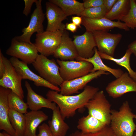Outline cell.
<instances>
[{"mask_svg": "<svg viewBox=\"0 0 136 136\" xmlns=\"http://www.w3.org/2000/svg\"><path fill=\"white\" fill-rule=\"evenodd\" d=\"M99 91L98 87L87 85L81 92L77 95H63L57 91L50 90L46 96L50 101L57 105L64 120L73 117L78 109L85 107L87 103Z\"/></svg>", "mask_w": 136, "mask_h": 136, "instance_id": "cell-1", "label": "cell"}, {"mask_svg": "<svg viewBox=\"0 0 136 136\" xmlns=\"http://www.w3.org/2000/svg\"><path fill=\"white\" fill-rule=\"evenodd\" d=\"M110 126L117 136H133L136 125L129 103L124 102L119 111L111 110Z\"/></svg>", "mask_w": 136, "mask_h": 136, "instance_id": "cell-2", "label": "cell"}, {"mask_svg": "<svg viewBox=\"0 0 136 136\" xmlns=\"http://www.w3.org/2000/svg\"><path fill=\"white\" fill-rule=\"evenodd\" d=\"M56 62L53 59H49L40 54L32 64L41 77L58 87L60 86L63 81L60 75L59 66Z\"/></svg>", "mask_w": 136, "mask_h": 136, "instance_id": "cell-3", "label": "cell"}, {"mask_svg": "<svg viewBox=\"0 0 136 136\" xmlns=\"http://www.w3.org/2000/svg\"><path fill=\"white\" fill-rule=\"evenodd\" d=\"M85 107L88 114L109 126L111 123V105L103 91H99L87 103Z\"/></svg>", "mask_w": 136, "mask_h": 136, "instance_id": "cell-4", "label": "cell"}, {"mask_svg": "<svg viewBox=\"0 0 136 136\" xmlns=\"http://www.w3.org/2000/svg\"><path fill=\"white\" fill-rule=\"evenodd\" d=\"M56 62L59 66L60 75L63 81L71 80L86 75L91 72L93 67L84 61H62Z\"/></svg>", "mask_w": 136, "mask_h": 136, "instance_id": "cell-5", "label": "cell"}, {"mask_svg": "<svg viewBox=\"0 0 136 136\" xmlns=\"http://www.w3.org/2000/svg\"><path fill=\"white\" fill-rule=\"evenodd\" d=\"M64 31H47L36 35L35 44L38 52L46 57L53 55L59 44Z\"/></svg>", "mask_w": 136, "mask_h": 136, "instance_id": "cell-6", "label": "cell"}, {"mask_svg": "<svg viewBox=\"0 0 136 136\" xmlns=\"http://www.w3.org/2000/svg\"><path fill=\"white\" fill-rule=\"evenodd\" d=\"M2 58L5 72L0 79V86L10 89L23 100L24 95L22 86V77L16 70L10 60L3 55Z\"/></svg>", "mask_w": 136, "mask_h": 136, "instance_id": "cell-7", "label": "cell"}, {"mask_svg": "<svg viewBox=\"0 0 136 136\" xmlns=\"http://www.w3.org/2000/svg\"><path fill=\"white\" fill-rule=\"evenodd\" d=\"M38 53L35 43L19 41L14 38L6 51L7 55L19 59L27 64H32L39 54Z\"/></svg>", "mask_w": 136, "mask_h": 136, "instance_id": "cell-8", "label": "cell"}, {"mask_svg": "<svg viewBox=\"0 0 136 136\" xmlns=\"http://www.w3.org/2000/svg\"><path fill=\"white\" fill-rule=\"evenodd\" d=\"M41 0H37L36 3V8L32 14L28 26L22 30L23 34L14 38L16 40L22 42L31 43L30 39L32 35L35 32L37 33L44 31L43 23L45 19V14L43 12Z\"/></svg>", "mask_w": 136, "mask_h": 136, "instance_id": "cell-9", "label": "cell"}, {"mask_svg": "<svg viewBox=\"0 0 136 136\" xmlns=\"http://www.w3.org/2000/svg\"><path fill=\"white\" fill-rule=\"evenodd\" d=\"M98 51L114 57L115 49L121 40L122 35L112 34L103 30L92 32Z\"/></svg>", "mask_w": 136, "mask_h": 136, "instance_id": "cell-10", "label": "cell"}, {"mask_svg": "<svg viewBox=\"0 0 136 136\" xmlns=\"http://www.w3.org/2000/svg\"><path fill=\"white\" fill-rule=\"evenodd\" d=\"M110 73L99 70L91 72L84 76L71 80L63 81L60 86V93L65 95H71L79 93V90L84 88L88 83L103 75Z\"/></svg>", "mask_w": 136, "mask_h": 136, "instance_id": "cell-11", "label": "cell"}, {"mask_svg": "<svg viewBox=\"0 0 136 136\" xmlns=\"http://www.w3.org/2000/svg\"><path fill=\"white\" fill-rule=\"evenodd\" d=\"M106 90L110 96L117 98L127 93L136 92V81L128 72H124L120 77L109 83Z\"/></svg>", "mask_w": 136, "mask_h": 136, "instance_id": "cell-12", "label": "cell"}, {"mask_svg": "<svg viewBox=\"0 0 136 136\" xmlns=\"http://www.w3.org/2000/svg\"><path fill=\"white\" fill-rule=\"evenodd\" d=\"M17 71L21 76L22 79H28L32 81L37 87H43L58 92L60 88L50 83L32 71L27 64L19 59L13 57L9 59Z\"/></svg>", "mask_w": 136, "mask_h": 136, "instance_id": "cell-13", "label": "cell"}, {"mask_svg": "<svg viewBox=\"0 0 136 136\" xmlns=\"http://www.w3.org/2000/svg\"><path fill=\"white\" fill-rule=\"evenodd\" d=\"M45 5V15L47 22L46 31L52 32L65 30L66 24L62 23V21L67 17L61 9L49 1L46 3Z\"/></svg>", "mask_w": 136, "mask_h": 136, "instance_id": "cell-14", "label": "cell"}, {"mask_svg": "<svg viewBox=\"0 0 136 136\" xmlns=\"http://www.w3.org/2000/svg\"><path fill=\"white\" fill-rule=\"evenodd\" d=\"M82 17V24L85 28L87 31L91 32L96 30L108 31L115 27L126 31L129 30V28L125 24L120 21H113L105 17L99 19H90Z\"/></svg>", "mask_w": 136, "mask_h": 136, "instance_id": "cell-15", "label": "cell"}, {"mask_svg": "<svg viewBox=\"0 0 136 136\" xmlns=\"http://www.w3.org/2000/svg\"><path fill=\"white\" fill-rule=\"evenodd\" d=\"M73 43L79 57L84 58L92 57L96 44L92 32L87 31L81 35L73 36Z\"/></svg>", "mask_w": 136, "mask_h": 136, "instance_id": "cell-16", "label": "cell"}, {"mask_svg": "<svg viewBox=\"0 0 136 136\" xmlns=\"http://www.w3.org/2000/svg\"><path fill=\"white\" fill-rule=\"evenodd\" d=\"M55 58L62 61L74 60L79 56L73 41L65 30L62 33L61 42L53 54Z\"/></svg>", "mask_w": 136, "mask_h": 136, "instance_id": "cell-17", "label": "cell"}, {"mask_svg": "<svg viewBox=\"0 0 136 136\" xmlns=\"http://www.w3.org/2000/svg\"><path fill=\"white\" fill-rule=\"evenodd\" d=\"M11 91L9 89L0 87V130H4L10 134L15 136V130L9 118L8 97Z\"/></svg>", "mask_w": 136, "mask_h": 136, "instance_id": "cell-18", "label": "cell"}, {"mask_svg": "<svg viewBox=\"0 0 136 136\" xmlns=\"http://www.w3.org/2000/svg\"><path fill=\"white\" fill-rule=\"evenodd\" d=\"M25 86L27 92V103L31 111H38L43 108L53 111L56 108L57 106L56 103L36 93L27 81L25 82Z\"/></svg>", "mask_w": 136, "mask_h": 136, "instance_id": "cell-19", "label": "cell"}, {"mask_svg": "<svg viewBox=\"0 0 136 136\" xmlns=\"http://www.w3.org/2000/svg\"><path fill=\"white\" fill-rule=\"evenodd\" d=\"M26 128L24 136H37V128L43 122L47 120L48 116L41 111H31L25 114Z\"/></svg>", "mask_w": 136, "mask_h": 136, "instance_id": "cell-20", "label": "cell"}, {"mask_svg": "<svg viewBox=\"0 0 136 136\" xmlns=\"http://www.w3.org/2000/svg\"><path fill=\"white\" fill-rule=\"evenodd\" d=\"M76 60L77 61H84L91 63L93 67L91 72L99 70L103 71L112 74L116 78L120 77L124 73L120 69L112 68L105 65L102 61L96 47L95 49L94 54L92 57L88 58H84L79 56Z\"/></svg>", "mask_w": 136, "mask_h": 136, "instance_id": "cell-21", "label": "cell"}, {"mask_svg": "<svg viewBox=\"0 0 136 136\" xmlns=\"http://www.w3.org/2000/svg\"><path fill=\"white\" fill-rule=\"evenodd\" d=\"M52 111L51 119L48 123L53 136H65L69 129V126L64 121L58 106Z\"/></svg>", "mask_w": 136, "mask_h": 136, "instance_id": "cell-22", "label": "cell"}, {"mask_svg": "<svg viewBox=\"0 0 136 136\" xmlns=\"http://www.w3.org/2000/svg\"><path fill=\"white\" fill-rule=\"evenodd\" d=\"M60 8L67 17L73 15L80 16L84 8L83 3L76 0H49Z\"/></svg>", "mask_w": 136, "mask_h": 136, "instance_id": "cell-23", "label": "cell"}, {"mask_svg": "<svg viewBox=\"0 0 136 136\" xmlns=\"http://www.w3.org/2000/svg\"><path fill=\"white\" fill-rule=\"evenodd\" d=\"M106 125L101 121L88 114L79 119L77 127L83 133L98 131Z\"/></svg>", "mask_w": 136, "mask_h": 136, "instance_id": "cell-24", "label": "cell"}, {"mask_svg": "<svg viewBox=\"0 0 136 136\" xmlns=\"http://www.w3.org/2000/svg\"><path fill=\"white\" fill-rule=\"evenodd\" d=\"M130 8V0H118L105 17L112 21H120L123 16L128 14Z\"/></svg>", "mask_w": 136, "mask_h": 136, "instance_id": "cell-25", "label": "cell"}, {"mask_svg": "<svg viewBox=\"0 0 136 136\" xmlns=\"http://www.w3.org/2000/svg\"><path fill=\"white\" fill-rule=\"evenodd\" d=\"M9 118L15 130V136H24L26 128L24 115L9 109Z\"/></svg>", "mask_w": 136, "mask_h": 136, "instance_id": "cell-26", "label": "cell"}, {"mask_svg": "<svg viewBox=\"0 0 136 136\" xmlns=\"http://www.w3.org/2000/svg\"><path fill=\"white\" fill-rule=\"evenodd\" d=\"M98 53L101 58L112 61L117 64L125 67L127 70L130 76L136 81V72L133 71L130 66V58L132 53L129 49H127L124 55L119 59L115 58L98 52Z\"/></svg>", "mask_w": 136, "mask_h": 136, "instance_id": "cell-27", "label": "cell"}, {"mask_svg": "<svg viewBox=\"0 0 136 136\" xmlns=\"http://www.w3.org/2000/svg\"><path fill=\"white\" fill-rule=\"evenodd\" d=\"M8 103L9 109L24 114L27 112V103L12 91L8 95Z\"/></svg>", "mask_w": 136, "mask_h": 136, "instance_id": "cell-28", "label": "cell"}, {"mask_svg": "<svg viewBox=\"0 0 136 136\" xmlns=\"http://www.w3.org/2000/svg\"><path fill=\"white\" fill-rule=\"evenodd\" d=\"M107 13L104 5L100 6L85 9L81 17L90 19H99L105 17Z\"/></svg>", "mask_w": 136, "mask_h": 136, "instance_id": "cell-29", "label": "cell"}, {"mask_svg": "<svg viewBox=\"0 0 136 136\" xmlns=\"http://www.w3.org/2000/svg\"><path fill=\"white\" fill-rule=\"evenodd\" d=\"M130 8L128 14L120 20L123 21L129 28H136V3L135 0H130Z\"/></svg>", "mask_w": 136, "mask_h": 136, "instance_id": "cell-30", "label": "cell"}, {"mask_svg": "<svg viewBox=\"0 0 136 136\" xmlns=\"http://www.w3.org/2000/svg\"><path fill=\"white\" fill-rule=\"evenodd\" d=\"M68 136H117L110 126L106 125L100 130L94 133H83L81 131H75Z\"/></svg>", "mask_w": 136, "mask_h": 136, "instance_id": "cell-31", "label": "cell"}, {"mask_svg": "<svg viewBox=\"0 0 136 136\" xmlns=\"http://www.w3.org/2000/svg\"><path fill=\"white\" fill-rule=\"evenodd\" d=\"M39 133L37 136H53L48 125L43 123L38 127Z\"/></svg>", "mask_w": 136, "mask_h": 136, "instance_id": "cell-32", "label": "cell"}, {"mask_svg": "<svg viewBox=\"0 0 136 136\" xmlns=\"http://www.w3.org/2000/svg\"><path fill=\"white\" fill-rule=\"evenodd\" d=\"M83 5L85 9L94 7L104 5V0H84Z\"/></svg>", "mask_w": 136, "mask_h": 136, "instance_id": "cell-33", "label": "cell"}, {"mask_svg": "<svg viewBox=\"0 0 136 136\" xmlns=\"http://www.w3.org/2000/svg\"><path fill=\"white\" fill-rule=\"evenodd\" d=\"M37 0H24L25 6L23 13L27 16L30 13L32 6L34 3H36Z\"/></svg>", "mask_w": 136, "mask_h": 136, "instance_id": "cell-34", "label": "cell"}, {"mask_svg": "<svg viewBox=\"0 0 136 136\" xmlns=\"http://www.w3.org/2000/svg\"><path fill=\"white\" fill-rule=\"evenodd\" d=\"M118 0H104V5L106 9L107 13L112 8Z\"/></svg>", "mask_w": 136, "mask_h": 136, "instance_id": "cell-35", "label": "cell"}, {"mask_svg": "<svg viewBox=\"0 0 136 136\" xmlns=\"http://www.w3.org/2000/svg\"><path fill=\"white\" fill-rule=\"evenodd\" d=\"M3 54L1 49L0 50V79L3 76L5 72V67L3 58Z\"/></svg>", "mask_w": 136, "mask_h": 136, "instance_id": "cell-36", "label": "cell"}, {"mask_svg": "<svg viewBox=\"0 0 136 136\" xmlns=\"http://www.w3.org/2000/svg\"><path fill=\"white\" fill-rule=\"evenodd\" d=\"M72 23L76 25L78 27H81V24H82V17L79 16H72Z\"/></svg>", "mask_w": 136, "mask_h": 136, "instance_id": "cell-37", "label": "cell"}, {"mask_svg": "<svg viewBox=\"0 0 136 136\" xmlns=\"http://www.w3.org/2000/svg\"><path fill=\"white\" fill-rule=\"evenodd\" d=\"M78 27L76 25L72 22L67 23L66 24L65 29L74 33L76 31Z\"/></svg>", "mask_w": 136, "mask_h": 136, "instance_id": "cell-38", "label": "cell"}, {"mask_svg": "<svg viewBox=\"0 0 136 136\" xmlns=\"http://www.w3.org/2000/svg\"><path fill=\"white\" fill-rule=\"evenodd\" d=\"M128 49L131 51L136 57V40L133 41L128 45Z\"/></svg>", "mask_w": 136, "mask_h": 136, "instance_id": "cell-39", "label": "cell"}, {"mask_svg": "<svg viewBox=\"0 0 136 136\" xmlns=\"http://www.w3.org/2000/svg\"><path fill=\"white\" fill-rule=\"evenodd\" d=\"M0 136H13L12 135L8 133L4 132H0Z\"/></svg>", "mask_w": 136, "mask_h": 136, "instance_id": "cell-40", "label": "cell"}, {"mask_svg": "<svg viewBox=\"0 0 136 136\" xmlns=\"http://www.w3.org/2000/svg\"><path fill=\"white\" fill-rule=\"evenodd\" d=\"M134 118H135L136 120V114H135ZM135 130L136 131V127H135Z\"/></svg>", "mask_w": 136, "mask_h": 136, "instance_id": "cell-41", "label": "cell"}, {"mask_svg": "<svg viewBox=\"0 0 136 136\" xmlns=\"http://www.w3.org/2000/svg\"><path fill=\"white\" fill-rule=\"evenodd\" d=\"M133 136H136V132L134 133Z\"/></svg>", "mask_w": 136, "mask_h": 136, "instance_id": "cell-42", "label": "cell"}, {"mask_svg": "<svg viewBox=\"0 0 136 136\" xmlns=\"http://www.w3.org/2000/svg\"><path fill=\"white\" fill-rule=\"evenodd\" d=\"M135 2L136 3V0H135Z\"/></svg>", "mask_w": 136, "mask_h": 136, "instance_id": "cell-43", "label": "cell"}]
</instances>
